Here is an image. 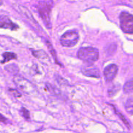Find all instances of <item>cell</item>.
<instances>
[{
	"label": "cell",
	"instance_id": "obj_16",
	"mask_svg": "<svg viewBox=\"0 0 133 133\" xmlns=\"http://www.w3.org/2000/svg\"><path fill=\"white\" fill-rule=\"evenodd\" d=\"M9 92H10V93H11L12 94L13 96H14V97H21V94L19 93V92H18V90H14V89H12V88H10V89H9Z\"/></svg>",
	"mask_w": 133,
	"mask_h": 133
},
{
	"label": "cell",
	"instance_id": "obj_7",
	"mask_svg": "<svg viewBox=\"0 0 133 133\" xmlns=\"http://www.w3.org/2000/svg\"><path fill=\"white\" fill-rule=\"evenodd\" d=\"M0 28L16 30L18 28V26L13 23L9 19V18H8L6 16H0Z\"/></svg>",
	"mask_w": 133,
	"mask_h": 133
},
{
	"label": "cell",
	"instance_id": "obj_11",
	"mask_svg": "<svg viewBox=\"0 0 133 133\" xmlns=\"http://www.w3.org/2000/svg\"><path fill=\"white\" fill-rule=\"evenodd\" d=\"M125 107L126 111L130 114H132L133 112V99L132 97H131L127 100L125 105Z\"/></svg>",
	"mask_w": 133,
	"mask_h": 133
},
{
	"label": "cell",
	"instance_id": "obj_6",
	"mask_svg": "<svg viewBox=\"0 0 133 133\" xmlns=\"http://www.w3.org/2000/svg\"><path fill=\"white\" fill-rule=\"evenodd\" d=\"M118 68L116 64H110L104 70V75L107 81H112L116 77Z\"/></svg>",
	"mask_w": 133,
	"mask_h": 133
},
{
	"label": "cell",
	"instance_id": "obj_15",
	"mask_svg": "<svg viewBox=\"0 0 133 133\" xmlns=\"http://www.w3.org/2000/svg\"><path fill=\"white\" fill-rule=\"evenodd\" d=\"M118 116H119V118H120V119H122V121H123V123H124L126 125H127V127H129V128H130V127H131V125H130V123H129V122H127V121L126 120V118H125L124 116H123V114H121V113H119V112H118Z\"/></svg>",
	"mask_w": 133,
	"mask_h": 133
},
{
	"label": "cell",
	"instance_id": "obj_10",
	"mask_svg": "<svg viewBox=\"0 0 133 133\" xmlns=\"http://www.w3.org/2000/svg\"><path fill=\"white\" fill-rule=\"evenodd\" d=\"M2 55L4 60L3 61H1V63H5V62H7V61H10V60L16 59L17 57L15 53H11V52H5Z\"/></svg>",
	"mask_w": 133,
	"mask_h": 133
},
{
	"label": "cell",
	"instance_id": "obj_18",
	"mask_svg": "<svg viewBox=\"0 0 133 133\" xmlns=\"http://www.w3.org/2000/svg\"><path fill=\"white\" fill-rule=\"evenodd\" d=\"M2 4H3V2H2V1H0V5H2Z\"/></svg>",
	"mask_w": 133,
	"mask_h": 133
},
{
	"label": "cell",
	"instance_id": "obj_1",
	"mask_svg": "<svg viewBox=\"0 0 133 133\" xmlns=\"http://www.w3.org/2000/svg\"><path fill=\"white\" fill-rule=\"evenodd\" d=\"M78 57L84 62L92 64L99 58V51L92 47H83L78 51Z\"/></svg>",
	"mask_w": 133,
	"mask_h": 133
},
{
	"label": "cell",
	"instance_id": "obj_2",
	"mask_svg": "<svg viewBox=\"0 0 133 133\" xmlns=\"http://www.w3.org/2000/svg\"><path fill=\"white\" fill-rule=\"evenodd\" d=\"M53 6L52 1H39L38 4V10L44 22V24L48 29L51 28L50 12Z\"/></svg>",
	"mask_w": 133,
	"mask_h": 133
},
{
	"label": "cell",
	"instance_id": "obj_12",
	"mask_svg": "<svg viewBox=\"0 0 133 133\" xmlns=\"http://www.w3.org/2000/svg\"><path fill=\"white\" fill-rule=\"evenodd\" d=\"M125 93L126 94H131L133 90V82L132 79H131L129 81L127 82L125 84L124 87H123Z\"/></svg>",
	"mask_w": 133,
	"mask_h": 133
},
{
	"label": "cell",
	"instance_id": "obj_3",
	"mask_svg": "<svg viewBox=\"0 0 133 133\" xmlns=\"http://www.w3.org/2000/svg\"><path fill=\"white\" fill-rule=\"evenodd\" d=\"M79 35L76 30H71L64 33L61 37V44L65 47H74L77 44Z\"/></svg>",
	"mask_w": 133,
	"mask_h": 133
},
{
	"label": "cell",
	"instance_id": "obj_14",
	"mask_svg": "<svg viewBox=\"0 0 133 133\" xmlns=\"http://www.w3.org/2000/svg\"><path fill=\"white\" fill-rule=\"evenodd\" d=\"M21 111H22V114L23 118H25L27 120H29L30 114H29V110H27V109H25V108H22Z\"/></svg>",
	"mask_w": 133,
	"mask_h": 133
},
{
	"label": "cell",
	"instance_id": "obj_8",
	"mask_svg": "<svg viewBox=\"0 0 133 133\" xmlns=\"http://www.w3.org/2000/svg\"><path fill=\"white\" fill-rule=\"evenodd\" d=\"M82 72L84 75L88 77H92L99 78L100 77V72L98 69L97 68H83L81 70Z\"/></svg>",
	"mask_w": 133,
	"mask_h": 133
},
{
	"label": "cell",
	"instance_id": "obj_9",
	"mask_svg": "<svg viewBox=\"0 0 133 133\" xmlns=\"http://www.w3.org/2000/svg\"><path fill=\"white\" fill-rule=\"evenodd\" d=\"M32 55L36 57V58L42 62L43 63L48 64V62H49V58L48 55L43 51H35L32 52Z\"/></svg>",
	"mask_w": 133,
	"mask_h": 133
},
{
	"label": "cell",
	"instance_id": "obj_4",
	"mask_svg": "<svg viewBox=\"0 0 133 133\" xmlns=\"http://www.w3.org/2000/svg\"><path fill=\"white\" fill-rule=\"evenodd\" d=\"M120 26L125 33L132 34L133 31V16L127 12H122L119 16Z\"/></svg>",
	"mask_w": 133,
	"mask_h": 133
},
{
	"label": "cell",
	"instance_id": "obj_5",
	"mask_svg": "<svg viewBox=\"0 0 133 133\" xmlns=\"http://www.w3.org/2000/svg\"><path fill=\"white\" fill-rule=\"evenodd\" d=\"M14 81L16 84L24 92H27V93H31V92H33L34 88L32 84L26 79L22 77H16L14 79Z\"/></svg>",
	"mask_w": 133,
	"mask_h": 133
},
{
	"label": "cell",
	"instance_id": "obj_13",
	"mask_svg": "<svg viewBox=\"0 0 133 133\" xmlns=\"http://www.w3.org/2000/svg\"><path fill=\"white\" fill-rule=\"evenodd\" d=\"M5 70L11 74H17L18 72V68L16 64H12L8 65L5 67Z\"/></svg>",
	"mask_w": 133,
	"mask_h": 133
},
{
	"label": "cell",
	"instance_id": "obj_17",
	"mask_svg": "<svg viewBox=\"0 0 133 133\" xmlns=\"http://www.w3.org/2000/svg\"><path fill=\"white\" fill-rule=\"evenodd\" d=\"M6 121V119L5 118V117L3 116H2L1 114H0V122H5Z\"/></svg>",
	"mask_w": 133,
	"mask_h": 133
}]
</instances>
